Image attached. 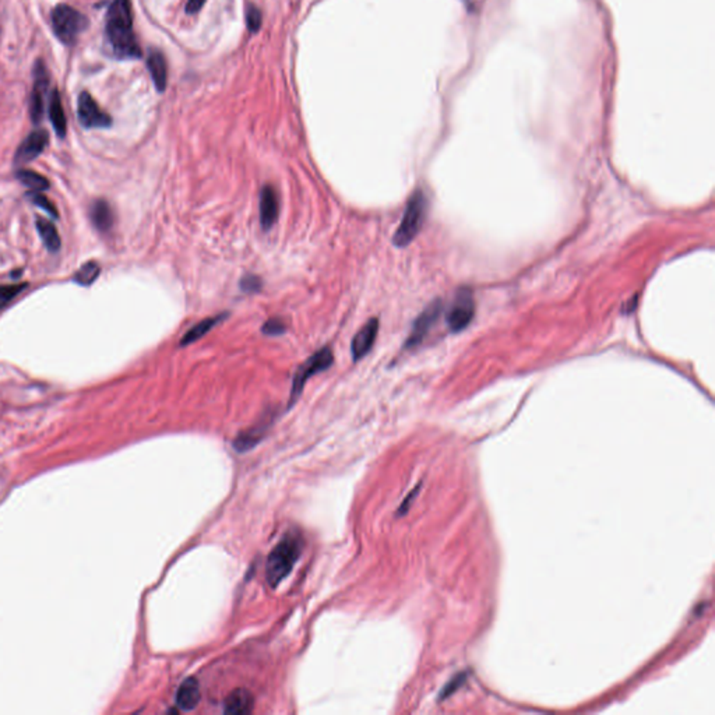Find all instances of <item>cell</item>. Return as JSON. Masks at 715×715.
<instances>
[{
    "label": "cell",
    "mask_w": 715,
    "mask_h": 715,
    "mask_svg": "<svg viewBox=\"0 0 715 715\" xmlns=\"http://www.w3.org/2000/svg\"><path fill=\"white\" fill-rule=\"evenodd\" d=\"M303 546V537L295 530L288 531L274 546L266 566V578L271 588H277L292 573Z\"/></svg>",
    "instance_id": "2"
},
{
    "label": "cell",
    "mask_w": 715,
    "mask_h": 715,
    "mask_svg": "<svg viewBox=\"0 0 715 715\" xmlns=\"http://www.w3.org/2000/svg\"><path fill=\"white\" fill-rule=\"evenodd\" d=\"M16 178L31 192H45L49 189V180L35 171L20 169L17 171Z\"/></svg>",
    "instance_id": "21"
},
{
    "label": "cell",
    "mask_w": 715,
    "mask_h": 715,
    "mask_svg": "<svg viewBox=\"0 0 715 715\" xmlns=\"http://www.w3.org/2000/svg\"><path fill=\"white\" fill-rule=\"evenodd\" d=\"M49 87V74L45 63L42 60H37L34 66V85L30 99V115L34 124H40L44 116L45 108V95Z\"/></svg>",
    "instance_id": "8"
},
{
    "label": "cell",
    "mask_w": 715,
    "mask_h": 715,
    "mask_svg": "<svg viewBox=\"0 0 715 715\" xmlns=\"http://www.w3.org/2000/svg\"><path fill=\"white\" fill-rule=\"evenodd\" d=\"M246 23L251 33L256 34L262 27V12L255 5H251L246 12Z\"/></svg>",
    "instance_id": "26"
},
{
    "label": "cell",
    "mask_w": 715,
    "mask_h": 715,
    "mask_svg": "<svg viewBox=\"0 0 715 715\" xmlns=\"http://www.w3.org/2000/svg\"><path fill=\"white\" fill-rule=\"evenodd\" d=\"M37 230L41 239L49 252H58L60 249V236L52 221L47 218H37Z\"/></svg>",
    "instance_id": "20"
},
{
    "label": "cell",
    "mask_w": 715,
    "mask_h": 715,
    "mask_svg": "<svg viewBox=\"0 0 715 715\" xmlns=\"http://www.w3.org/2000/svg\"><path fill=\"white\" fill-rule=\"evenodd\" d=\"M77 115L80 124L87 129H105L112 125V117L103 112L87 91L78 96Z\"/></svg>",
    "instance_id": "7"
},
{
    "label": "cell",
    "mask_w": 715,
    "mask_h": 715,
    "mask_svg": "<svg viewBox=\"0 0 715 715\" xmlns=\"http://www.w3.org/2000/svg\"><path fill=\"white\" fill-rule=\"evenodd\" d=\"M441 302L437 299V301H433L419 316L418 319L415 320L414 326H412V330H411V334L408 335L407 341H405V348L407 349H411V348H415L418 346L423 338L426 337V334L429 333V330L432 328V326L437 321L440 313H441Z\"/></svg>",
    "instance_id": "9"
},
{
    "label": "cell",
    "mask_w": 715,
    "mask_h": 715,
    "mask_svg": "<svg viewBox=\"0 0 715 715\" xmlns=\"http://www.w3.org/2000/svg\"><path fill=\"white\" fill-rule=\"evenodd\" d=\"M426 211H428L426 196L421 189H418L410 197L405 211H404V215H403V219H401V224L398 225V228L393 236V244L396 246L405 248L415 239V236L419 233V230L423 225Z\"/></svg>",
    "instance_id": "3"
},
{
    "label": "cell",
    "mask_w": 715,
    "mask_h": 715,
    "mask_svg": "<svg viewBox=\"0 0 715 715\" xmlns=\"http://www.w3.org/2000/svg\"><path fill=\"white\" fill-rule=\"evenodd\" d=\"M27 288V284H13V285H0V310L6 308L12 301H15L20 292Z\"/></svg>",
    "instance_id": "23"
},
{
    "label": "cell",
    "mask_w": 715,
    "mask_h": 715,
    "mask_svg": "<svg viewBox=\"0 0 715 715\" xmlns=\"http://www.w3.org/2000/svg\"><path fill=\"white\" fill-rule=\"evenodd\" d=\"M204 3H205V0H187L185 10L187 15H196L201 10Z\"/></svg>",
    "instance_id": "28"
},
{
    "label": "cell",
    "mask_w": 715,
    "mask_h": 715,
    "mask_svg": "<svg viewBox=\"0 0 715 715\" xmlns=\"http://www.w3.org/2000/svg\"><path fill=\"white\" fill-rule=\"evenodd\" d=\"M273 419L269 418V419H262L259 423L253 425L252 428L244 430L242 433H239L236 436V439L233 440V448L236 451L239 453H244V451H248L251 448H253L266 435L267 429L270 428Z\"/></svg>",
    "instance_id": "14"
},
{
    "label": "cell",
    "mask_w": 715,
    "mask_h": 715,
    "mask_svg": "<svg viewBox=\"0 0 715 715\" xmlns=\"http://www.w3.org/2000/svg\"><path fill=\"white\" fill-rule=\"evenodd\" d=\"M475 302L472 292L462 288L457 292L447 314V324L451 333L462 331L473 319Z\"/></svg>",
    "instance_id": "6"
},
{
    "label": "cell",
    "mask_w": 715,
    "mask_h": 715,
    "mask_svg": "<svg viewBox=\"0 0 715 715\" xmlns=\"http://www.w3.org/2000/svg\"><path fill=\"white\" fill-rule=\"evenodd\" d=\"M379 333V320L376 317H372L368 320V323L358 331L352 339L351 344V352H352V360L353 362H358L367 356L371 349L375 345L376 337Z\"/></svg>",
    "instance_id": "10"
},
{
    "label": "cell",
    "mask_w": 715,
    "mask_h": 715,
    "mask_svg": "<svg viewBox=\"0 0 715 715\" xmlns=\"http://www.w3.org/2000/svg\"><path fill=\"white\" fill-rule=\"evenodd\" d=\"M48 142H49V136L45 131L38 129V131L31 132L23 140V143L19 146L16 155H15V162L16 164H27V162H31L33 160L38 158L44 153L45 147L48 146Z\"/></svg>",
    "instance_id": "11"
},
{
    "label": "cell",
    "mask_w": 715,
    "mask_h": 715,
    "mask_svg": "<svg viewBox=\"0 0 715 715\" xmlns=\"http://www.w3.org/2000/svg\"><path fill=\"white\" fill-rule=\"evenodd\" d=\"M99 273L101 267L96 262H87L76 271L73 281L81 287H90L99 277Z\"/></svg>",
    "instance_id": "22"
},
{
    "label": "cell",
    "mask_w": 715,
    "mask_h": 715,
    "mask_svg": "<svg viewBox=\"0 0 715 715\" xmlns=\"http://www.w3.org/2000/svg\"><path fill=\"white\" fill-rule=\"evenodd\" d=\"M228 317V313H219L211 317H205L201 321H199L196 326H193L182 338H180V346H187L196 341H199L201 337H204L207 333L211 331L217 324L224 321Z\"/></svg>",
    "instance_id": "18"
},
{
    "label": "cell",
    "mask_w": 715,
    "mask_h": 715,
    "mask_svg": "<svg viewBox=\"0 0 715 715\" xmlns=\"http://www.w3.org/2000/svg\"><path fill=\"white\" fill-rule=\"evenodd\" d=\"M90 218L92 225L102 233L109 232L115 222V214L106 200H95L90 207Z\"/></svg>",
    "instance_id": "16"
},
{
    "label": "cell",
    "mask_w": 715,
    "mask_h": 715,
    "mask_svg": "<svg viewBox=\"0 0 715 715\" xmlns=\"http://www.w3.org/2000/svg\"><path fill=\"white\" fill-rule=\"evenodd\" d=\"M52 28L56 38L65 45H74L88 27V19L67 5H58L51 13Z\"/></svg>",
    "instance_id": "4"
},
{
    "label": "cell",
    "mask_w": 715,
    "mask_h": 715,
    "mask_svg": "<svg viewBox=\"0 0 715 715\" xmlns=\"http://www.w3.org/2000/svg\"><path fill=\"white\" fill-rule=\"evenodd\" d=\"M333 362H334L333 349L330 346H323L319 351H316L305 364H302L296 369L294 380H292V389H291V397H289L288 407H292L295 404V401L299 398V396L305 387V383L314 375H319V373L327 371L328 368H331Z\"/></svg>",
    "instance_id": "5"
},
{
    "label": "cell",
    "mask_w": 715,
    "mask_h": 715,
    "mask_svg": "<svg viewBox=\"0 0 715 715\" xmlns=\"http://www.w3.org/2000/svg\"><path fill=\"white\" fill-rule=\"evenodd\" d=\"M28 197L33 203H35L38 207H41L42 210H45L51 217L56 218L58 217V210H56V205L44 194H41V192H30L28 193Z\"/></svg>",
    "instance_id": "24"
},
{
    "label": "cell",
    "mask_w": 715,
    "mask_h": 715,
    "mask_svg": "<svg viewBox=\"0 0 715 715\" xmlns=\"http://www.w3.org/2000/svg\"><path fill=\"white\" fill-rule=\"evenodd\" d=\"M49 119H51V124H52L53 131L56 132L58 137L63 139L67 133V121H66V115H65V110L62 106L60 94L58 90H53L51 94Z\"/></svg>",
    "instance_id": "19"
},
{
    "label": "cell",
    "mask_w": 715,
    "mask_h": 715,
    "mask_svg": "<svg viewBox=\"0 0 715 715\" xmlns=\"http://www.w3.org/2000/svg\"><path fill=\"white\" fill-rule=\"evenodd\" d=\"M287 331V324L285 321L281 319V317H273V319H269L263 327H262V333H264L266 335H270V337H277V335H281Z\"/></svg>",
    "instance_id": "25"
},
{
    "label": "cell",
    "mask_w": 715,
    "mask_h": 715,
    "mask_svg": "<svg viewBox=\"0 0 715 715\" xmlns=\"http://www.w3.org/2000/svg\"><path fill=\"white\" fill-rule=\"evenodd\" d=\"M105 37L115 58H142V49L133 30V12L131 0H113L109 5L105 17Z\"/></svg>",
    "instance_id": "1"
},
{
    "label": "cell",
    "mask_w": 715,
    "mask_h": 715,
    "mask_svg": "<svg viewBox=\"0 0 715 715\" xmlns=\"http://www.w3.org/2000/svg\"><path fill=\"white\" fill-rule=\"evenodd\" d=\"M262 287H263V283H262L260 277H258V276L249 274L241 280V288L246 294H256L262 289Z\"/></svg>",
    "instance_id": "27"
},
{
    "label": "cell",
    "mask_w": 715,
    "mask_h": 715,
    "mask_svg": "<svg viewBox=\"0 0 715 715\" xmlns=\"http://www.w3.org/2000/svg\"><path fill=\"white\" fill-rule=\"evenodd\" d=\"M147 66L155 88L160 92H164L168 81V66L164 55L157 49H151L147 56Z\"/></svg>",
    "instance_id": "17"
},
{
    "label": "cell",
    "mask_w": 715,
    "mask_h": 715,
    "mask_svg": "<svg viewBox=\"0 0 715 715\" xmlns=\"http://www.w3.org/2000/svg\"><path fill=\"white\" fill-rule=\"evenodd\" d=\"M260 225L263 230H270L280 215V197L271 185H266L260 192Z\"/></svg>",
    "instance_id": "12"
},
{
    "label": "cell",
    "mask_w": 715,
    "mask_h": 715,
    "mask_svg": "<svg viewBox=\"0 0 715 715\" xmlns=\"http://www.w3.org/2000/svg\"><path fill=\"white\" fill-rule=\"evenodd\" d=\"M200 698H201V693H200V684H199L197 679L187 678L178 687L176 696H175V703H176V707L180 708L182 711H192L199 705Z\"/></svg>",
    "instance_id": "15"
},
{
    "label": "cell",
    "mask_w": 715,
    "mask_h": 715,
    "mask_svg": "<svg viewBox=\"0 0 715 715\" xmlns=\"http://www.w3.org/2000/svg\"><path fill=\"white\" fill-rule=\"evenodd\" d=\"M255 698L246 689H236L224 701V712L230 715H246L253 711Z\"/></svg>",
    "instance_id": "13"
}]
</instances>
